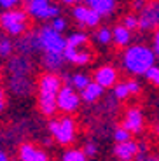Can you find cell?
Instances as JSON below:
<instances>
[{"label": "cell", "instance_id": "obj_1", "mask_svg": "<svg viewBox=\"0 0 159 161\" xmlns=\"http://www.w3.org/2000/svg\"><path fill=\"white\" fill-rule=\"evenodd\" d=\"M63 88L60 75L52 72H46L39 77V110L44 116H52L58 109L56 97Z\"/></svg>", "mask_w": 159, "mask_h": 161}, {"label": "cell", "instance_id": "obj_2", "mask_svg": "<svg viewBox=\"0 0 159 161\" xmlns=\"http://www.w3.org/2000/svg\"><path fill=\"white\" fill-rule=\"evenodd\" d=\"M156 61V53L152 49H149L147 46H131L128 47V51L124 53V69L128 72L135 74V75H145L147 70H151L154 67Z\"/></svg>", "mask_w": 159, "mask_h": 161}, {"label": "cell", "instance_id": "obj_3", "mask_svg": "<svg viewBox=\"0 0 159 161\" xmlns=\"http://www.w3.org/2000/svg\"><path fill=\"white\" fill-rule=\"evenodd\" d=\"M49 133L60 145H72L77 137V123L70 116H61L49 121Z\"/></svg>", "mask_w": 159, "mask_h": 161}, {"label": "cell", "instance_id": "obj_4", "mask_svg": "<svg viewBox=\"0 0 159 161\" xmlns=\"http://www.w3.org/2000/svg\"><path fill=\"white\" fill-rule=\"evenodd\" d=\"M28 14L25 9H9L0 14V28L12 37H19L26 32Z\"/></svg>", "mask_w": 159, "mask_h": 161}, {"label": "cell", "instance_id": "obj_5", "mask_svg": "<svg viewBox=\"0 0 159 161\" xmlns=\"http://www.w3.org/2000/svg\"><path fill=\"white\" fill-rule=\"evenodd\" d=\"M39 44L44 54H63L67 39H63L61 33L56 32L52 26H42L39 30Z\"/></svg>", "mask_w": 159, "mask_h": 161}, {"label": "cell", "instance_id": "obj_6", "mask_svg": "<svg viewBox=\"0 0 159 161\" xmlns=\"http://www.w3.org/2000/svg\"><path fill=\"white\" fill-rule=\"evenodd\" d=\"M25 11L35 19H54L60 14L58 5H52L51 0H26L25 4Z\"/></svg>", "mask_w": 159, "mask_h": 161}, {"label": "cell", "instance_id": "obj_7", "mask_svg": "<svg viewBox=\"0 0 159 161\" xmlns=\"http://www.w3.org/2000/svg\"><path fill=\"white\" fill-rule=\"evenodd\" d=\"M56 105L61 112H65L68 116L70 112H75L80 105V95L70 86H63L56 97Z\"/></svg>", "mask_w": 159, "mask_h": 161}, {"label": "cell", "instance_id": "obj_8", "mask_svg": "<svg viewBox=\"0 0 159 161\" xmlns=\"http://www.w3.org/2000/svg\"><path fill=\"white\" fill-rule=\"evenodd\" d=\"M18 158H19V161H49L47 153L32 142H23L19 145Z\"/></svg>", "mask_w": 159, "mask_h": 161}, {"label": "cell", "instance_id": "obj_9", "mask_svg": "<svg viewBox=\"0 0 159 161\" xmlns=\"http://www.w3.org/2000/svg\"><path fill=\"white\" fill-rule=\"evenodd\" d=\"M123 126L124 130L131 133V135H136L143 130V114L138 107H131V109L126 110V116L123 119Z\"/></svg>", "mask_w": 159, "mask_h": 161}, {"label": "cell", "instance_id": "obj_10", "mask_svg": "<svg viewBox=\"0 0 159 161\" xmlns=\"http://www.w3.org/2000/svg\"><path fill=\"white\" fill-rule=\"evenodd\" d=\"M159 26V2H154L149 7L142 11L138 18V28L142 30H151Z\"/></svg>", "mask_w": 159, "mask_h": 161}, {"label": "cell", "instance_id": "obj_11", "mask_svg": "<svg viewBox=\"0 0 159 161\" xmlns=\"http://www.w3.org/2000/svg\"><path fill=\"white\" fill-rule=\"evenodd\" d=\"M63 58L67 61H72L74 65H86L93 60V51L88 47H68L65 46Z\"/></svg>", "mask_w": 159, "mask_h": 161}, {"label": "cell", "instance_id": "obj_12", "mask_svg": "<svg viewBox=\"0 0 159 161\" xmlns=\"http://www.w3.org/2000/svg\"><path fill=\"white\" fill-rule=\"evenodd\" d=\"M72 14L82 26H96L100 23V14H96L88 5H75Z\"/></svg>", "mask_w": 159, "mask_h": 161}, {"label": "cell", "instance_id": "obj_13", "mask_svg": "<svg viewBox=\"0 0 159 161\" xmlns=\"http://www.w3.org/2000/svg\"><path fill=\"white\" fill-rule=\"evenodd\" d=\"M95 82L100 84L101 88H114L117 84V70L110 65H105V67H100L95 72Z\"/></svg>", "mask_w": 159, "mask_h": 161}, {"label": "cell", "instance_id": "obj_14", "mask_svg": "<svg viewBox=\"0 0 159 161\" xmlns=\"http://www.w3.org/2000/svg\"><path fill=\"white\" fill-rule=\"evenodd\" d=\"M138 149H140L138 144L129 140V142H123V144H115L114 154L121 161H133L136 158V154H138Z\"/></svg>", "mask_w": 159, "mask_h": 161}, {"label": "cell", "instance_id": "obj_15", "mask_svg": "<svg viewBox=\"0 0 159 161\" xmlns=\"http://www.w3.org/2000/svg\"><path fill=\"white\" fill-rule=\"evenodd\" d=\"M30 70V60L26 56H14L9 61V72L12 77H26Z\"/></svg>", "mask_w": 159, "mask_h": 161}, {"label": "cell", "instance_id": "obj_16", "mask_svg": "<svg viewBox=\"0 0 159 161\" xmlns=\"http://www.w3.org/2000/svg\"><path fill=\"white\" fill-rule=\"evenodd\" d=\"M84 2L100 16H108L115 9V0H84Z\"/></svg>", "mask_w": 159, "mask_h": 161}, {"label": "cell", "instance_id": "obj_17", "mask_svg": "<svg viewBox=\"0 0 159 161\" xmlns=\"http://www.w3.org/2000/svg\"><path fill=\"white\" fill-rule=\"evenodd\" d=\"M101 97H103V88L100 84H96L95 80L89 82V84L86 86V89L80 91V100H84L86 103H95V102H98Z\"/></svg>", "mask_w": 159, "mask_h": 161}, {"label": "cell", "instance_id": "obj_18", "mask_svg": "<svg viewBox=\"0 0 159 161\" xmlns=\"http://www.w3.org/2000/svg\"><path fill=\"white\" fill-rule=\"evenodd\" d=\"M19 51L25 54L33 51H40V44H39V32L37 33H28V35L23 37V40L19 42Z\"/></svg>", "mask_w": 159, "mask_h": 161}, {"label": "cell", "instance_id": "obj_19", "mask_svg": "<svg viewBox=\"0 0 159 161\" xmlns=\"http://www.w3.org/2000/svg\"><path fill=\"white\" fill-rule=\"evenodd\" d=\"M67 86H70V88H74L77 91H82V89H86V86L91 82L89 80V77L86 75V74H74V75H67Z\"/></svg>", "mask_w": 159, "mask_h": 161}, {"label": "cell", "instance_id": "obj_20", "mask_svg": "<svg viewBox=\"0 0 159 161\" xmlns=\"http://www.w3.org/2000/svg\"><path fill=\"white\" fill-rule=\"evenodd\" d=\"M63 54H44V58H42V63H44V67L47 70H51L52 74H54V70H60L61 65H63Z\"/></svg>", "mask_w": 159, "mask_h": 161}, {"label": "cell", "instance_id": "obj_21", "mask_svg": "<svg viewBox=\"0 0 159 161\" xmlns=\"http://www.w3.org/2000/svg\"><path fill=\"white\" fill-rule=\"evenodd\" d=\"M112 39H114V42L117 46H128V42H129V39H131V33H129L128 28H124L123 25H121V26H115L114 28Z\"/></svg>", "mask_w": 159, "mask_h": 161}, {"label": "cell", "instance_id": "obj_22", "mask_svg": "<svg viewBox=\"0 0 159 161\" xmlns=\"http://www.w3.org/2000/svg\"><path fill=\"white\" fill-rule=\"evenodd\" d=\"M86 44H88V35L82 32H75L72 33V35L67 37V46L68 47H86Z\"/></svg>", "mask_w": 159, "mask_h": 161}, {"label": "cell", "instance_id": "obj_23", "mask_svg": "<svg viewBox=\"0 0 159 161\" xmlns=\"http://www.w3.org/2000/svg\"><path fill=\"white\" fill-rule=\"evenodd\" d=\"M11 88H12V91L18 93V95H25V93H28V89H30V84H28L26 77H12Z\"/></svg>", "mask_w": 159, "mask_h": 161}, {"label": "cell", "instance_id": "obj_24", "mask_svg": "<svg viewBox=\"0 0 159 161\" xmlns=\"http://www.w3.org/2000/svg\"><path fill=\"white\" fill-rule=\"evenodd\" d=\"M61 161H88V156L82 149H67L61 156Z\"/></svg>", "mask_w": 159, "mask_h": 161}, {"label": "cell", "instance_id": "obj_25", "mask_svg": "<svg viewBox=\"0 0 159 161\" xmlns=\"http://www.w3.org/2000/svg\"><path fill=\"white\" fill-rule=\"evenodd\" d=\"M114 140L117 142V144L129 142V140H131V133L128 131V130H124L123 126H119V128H115V130H114Z\"/></svg>", "mask_w": 159, "mask_h": 161}, {"label": "cell", "instance_id": "obj_26", "mask_svg": "<svg viewBox=\"0 0 159 161\" xmlns=\"http://www.w3.org/2000/svg\"><path fill=\"white\" fill-rule=\"evenodd\" d=\"M114 97L117 98V100H126V98L129 97L126 82H117V84L114 86Z\"/></svg>", "mask_w": 159, "mask_h": 161}, {"label": "cell", "instance_id": "obj_27", "mask_svg": "<svg viewBox=\"0 0 159 161\" xmlns=\"http://www.w3.org/2000/svg\"><path fill=\"white\" fill-rule=\"evenodd\" d=\"M95 39H96V42H100V44H110L112 32L108 28H100L98 32L95 33Z\"/></svg>", "mask_w": 159, "mask_h": 161}, {"label": "cell", "instance_id": "obj_28", "mask_svg": "<svg viewBox=\"0 0 159 161\" xmlns=\"http://www.w3.org/2000/svg\"><path fill=\"white\" fill-rule=\"evenodd\" d=\"M12 49H14V46H12V42L9 39H0V56L2 58H7V56H11V53H12Z\"/></svg>", "mask_w": 159, "mask_h": 161}, {"label": "cell", "instance_id": "obj_29", "mask_svg": "<svg viewBox=\"0 0 159 161\" xmlns=\"http://www.w3.org/2000/svg\"><path fill=\"white\" fill-rule=\"evenodd\" d=\"M145 77H147V80L151 82V84L154 86H159V67H152L151 70H147V74H145Z\"/></svg>", "mask_w": 159, "mask_h": 161}, {"label": "cell", "instance_id": "obj_30", "mask_svg": "<svg viewBox=\"0 0 159 161\" xmlns=\"http://www.w3.org/2000/svg\"><path fill=\"white\" fill-rule=\"evenodd\" d=\"M123 26H124V28H128L129 32H131V30H135V28H138V18H135V16H126V18H124Z\"/></svg>", "mask_w": 159, "mask_h": 161}, {"label": "cell", "instance_id": "obj_31", "mask_svg": "<svg viewBox=\"0 0 159 161\" xmlns=\"http://www.w3.org/2000/svg\"><path fill=\"white\" fill-rule=\"evenodd\" d=\"M51 26L56 30V32H60V33H61L65 28H67V19H63V18L58 16V18H54V19H52Z\"/></svg>", "mask_w": 159, "mask_h": 161}, {"label": "cell", "instance_id": "obj_32", "mask_svg": "<svg viewBox=\"0 0 159 161\" xmlns=\"http://www.w3.org/2000/svg\"><path fill=\"white\" fill-rule=\"evenodd\" d=\"M82 151H84V154H86L88 158H93V156H96V151H98V149H96V144H95V142H88V144L84 145Z\"/></svg>", "mask_w": 159, "mask_h": 161}, {"label": "cell", "instance_id": "obj_33", "mask_svg": "<svg viewBox=\"0 0 159 161\" xmlns=\"http://www.w3.org/2000/svg\"><path fill=\"white\" fill-rule=\"evenodd\" d=\"M126 86H128V91H129V95H138L140 93V84L136 82V80H126Z\"/></svg>", "mask_w": 159, "mask_h": 161}, {"label": "cell", "instance_id": "obj_34", "mask_svg": "<svg viewBox=\"0 0 159 161\" xmlns=\"http://www.w3.org/2000/svg\"><path fill=\"white\" fill-rule=\"evenodd\" d=\"M21 0H0V5L5 9V11H9V9H16V5L19 4Z\"/></svg>", "mask_w": 159, "mask_h": 161}, {"label": "cell", "instance_id": "obj_35", "mask_svg": "<svg viewBox=\"0 0 159 161\" xmlns=\"http://www.w3.org/2000/svg\"><path fill=\"white\" fill-rule=\"evenodd\" d=\"M154 49H156V54L159 56V30L156 32V35H154Z\"/></svg>", "mask_w": 159, "mask_h": 161}, {"label": "cell", "instance_id": "obj_36", "mask_svg": "<svg viewBox=\"0 0 159 161\" xmlns=\"http://www.w3.org/2000/svg\"><path fill=\"white\" fill-rule=\"evenodd\" d=\"M4 109H5V95L0 89V112H4Z\"/></svg>", "mask_w": 159, "mask_h": 161}, {"label": "cell", "instance_id": "obj_37", "mask_svg": "<svg viewBox=\"0 0 159 161\" xmlns=\"http://www.w3.org/2000/svg\"><path fill=\"white\" fill-rule=\"evenodd\" d=\"M135 9L136 11H143L145 9V0H135Z\"/></svg>", "mask_w": 159, "mask_h": 161}, {"label": "cell", "instance_id": "obj_38", "mask_svg": "<svg viewBox=\"0 0 159 161\" xmlns=\"http://www.w3.org/2000/svg\"><path fill=\"white\" fill-rule=\"evenodd\" d=\"M0 161H9L7 153H4V151H0Z\"/></svg>", "mask_w": 159, "mask_h": 161}, {"label": "cell", "instance_id": "obj_39", "mask_svg": "<svg viewBox=\"0 0 159 161\" xmlns=\"http://www.w3.org/2000/svg\"><path fill=\"white\" fill-rule=\"evenodd\" d=\"M61 2H63V4H67V5H72V4H77L79 0H61Z\"/></svg>", "mask_w": 159, "mask_h": 161}, {"label": "cell", "instance_id": "obj_40", "mask_svg": "<svg viewBox=\"0 0 159 161\" xmlns=\"http://www.w3.org/2000/svg\"><path fill=\"white\" fill-rule=\"evenodd\" d=\"M156 133H157V137H159V123H157V126H156Z\"/></svg>", "mask_w": 159, "mask_h": 161}]
</instances>
